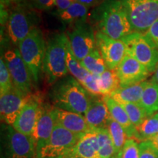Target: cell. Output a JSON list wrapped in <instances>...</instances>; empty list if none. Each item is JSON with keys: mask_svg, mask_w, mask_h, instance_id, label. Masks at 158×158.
I'll return each instance as SVG.
<instances>
[{"mask_svg": "<svg viewBox=\"0 0 158 158\" xmlns=\"http://www.w3.org/2000/svg\"><path fill=\"white\" fill-rule=\"evenodd\" d=\"M91 19L98 31L116 40H121L133 31L120 0L102 1L92 10Z\"/></svg>", "mask_w": 158, "mask_h": 158, "instance_id": "obj_1", "label": "cell"}, {"mask_svg": "<svg viewBox=\"0 0 158 158\" xmlns=\"http://www.w3.org/2000/svg\"><path fill=\"white\" fill-rule=\"evenodd\" d=\"M92 97L73 76L57 81L51 92L55 107L82 115L87 110Z\"/></svg>", "mask_w": 158, "mask_h": 158, "instance_id": "obj_2", "label": "cell"}, {"mask_svg": "<svg viewBox=\"0 0 158 158\" xmlns=\"http://www.w3.org/2000/svg\"><path fill=\"white\" fill-rule=\"evenodd\" d=\"M68 37L64 33L54 35L47 43L42 70L49 84H54L68 74Z\"/></svg>", "mask_w": 158, "mask_h": 158, "instance_id": "obj_3", "label": "cell"}, {"mask_svg": "<svg viewBox=\"0 0 158 158\" xmlns=\"http://www.w3.org/2000/svg\"><path fill=\"white\" fill-rule=\"evenodd\" d=\"M18 46L23 62L30 71L33 81L37 84L46 50L42 31L38 27L32 29Z\"/></svg>", "mask_w": 158, "mask_h": 158, "instance_id": "obj_4", "label": "cell"}, {"mask_svg": "<svg viewBox=\"0 0 158 158\" xmlns=\"http://www.w3.org/2000/svg\"><path fill=\"white\" fill-rule=\"evenodd\" d=\"M133 31L144 32L158 19V0H120Z\"/></svg>", "mask_w": 158, "mask_h": 158, "instance_id": "obj_5", "label": "cell"}, {"mask_svg": "<svg viewBox=\"0 0 158 158\" xmlns=\"http://www.w3.org/2000/svg\"><path fill=\"white\" fill-rule=\"evenodd\" d=\"M83 135L69 131L60 124H55L48 143L37 154L36 158H68Z\"/></svg>", "mask_w": 158, "mask_h": 158, "instance_id": "obj_6", "label": "cell"}, {"mask_svg": "<svg viewBox=\"0 0 158 158\" xmlns=\"http://www.w3.org/2000/svg\"><path fill=\"white\" fill-rule=\"evenodd\" d=\"M39 22L38 15L27 5L13 6L7 20V34L13 44L19 43L36 28Z\"/></svg>", "mask_w": 158, "mask_h": 158, "instance_id": "obj_7", "label": "cell"}, {"mask_svg": "<svg viewBox=\"0 0 158 158\" xmlns=\"http://www.w3.org/2000/svg\"><path fill=\"white\" fill-rule=\"evenodd\" d=\"M121 40L124 43L127 54L139 62L152 73L158 64V49L142 33L133 31Z\"/></svg>", "mask_w": 158, "mask_h": 158, "instance_id": "obj_8", "label": "cell"}, {"mask_svg": "<svg viewBox=\"0 0 158 158\" xmlns=\"http://www.w3.org/2000/svg\"><path fill=\"white\" fill-rule=\"evenodd\" d=\"M3 58L10 73L13 86L25 96L31 94L32 77L19 49L7 51Z\"/></svg>", "mask_w": 158, "mask_h": 158, "instance_id": "obj_9", "label": "cell"}, {"mask_svg": "<svg viewBox=\"0 0 158 158\" xmlns=\"http://www.w3.org/2000/svg\"><path fill=\"white\" fill-rule=\"evenodd\" d=\"M36 147L31 136L7 127L4 138V158H34Z\"/></svg>", "mask_w": 158, "mask_h": 158, "instance_id": "obj_10", "label": "cell"}, {"mask_svg": "<svg viewBox=\"0 0 158 158\" xmlns=\"http://www.w3.org/2000/svg\"><path fill=\"white\" fill-rule=\"evenodd\" d=\"M68 35L73 53L79 62L96 48L95 34L86 21L73 24V28L68 31Z\"/></svg>", "mask_w": 158, "mask_h": 158, "instance_id": "obj_11", "label": "cell"}, {"mask_svg": "<svg viewBox=\"0 0 158 158\" xmlns=\"http://www.w3.org/2000/svg\"><path fill=\"white\" fill-rule=\"evenodd\" d=\"M96 47L103 58L108 69L116 70L127 54V49L122 40L112 39L100 31L95 33Z\"/></svg>", "mask_w": 158, "mask_h": 158, "instance_id": "obj_12", "label": "cell"}, {"mask_svg": "<svg viewBox=\"0 0 158 158\" xmlns=\"http://www.w3.org/2000/svg\"><path fill=\"white\" fill-rule=\"evenodd\" d=\"M43 102L38 94H29L24 106L12 127L27 136H31Z\"/></svg>", "mask_w": 158, "mask_h": 158, "instance_id": "obj_13", "label": "cell"}, {"mask_svg": "<svg viewBox=\"0 0 158 158\" xmlns=\"http://www.w3.org/2000/svg\"><path fill=\"white\" fill-rule=\"evenodd\" d=\"M56 124L54 108L41 106L38 118L33 131L32 138L36 147V155L48 143Z\"/></svg>", "mask_w": 158, "mask_h": 158, "instance_id": "obj_14", "label": "cell"}, {"mask_svg": "<svg viewBox=\"0 0 158 158\" xmlns=\"http://www.w3.org/2000/svg\"><path fill=\"white\" fill-rule=\"evenodd\" d=\"M115 70L120 86H130L145 81L150 74L143 64L128 54H126Z\"/></svg>", "mask_w": 158, "mask_h": 158, "instance_id": "obj_15", "label": "cell"}, {"mask_svg": "<svg viewBox=\"0 0 158 158\" xmlns=\"http://www.w3.org/2000/svg\"><path fill=\"white\" fill-rule=\"evenodd\" d=\"M27 97L14 86L8 92L1 94L0 113L2 121L9 125H13L24 106Z\"/></svg>", "mask_w": 158, "mask_h": 158, "instance_id": "obj_16", "label": "cell"}, {"mask_svg": "<svg viewBox=\"0 0 158 158\" xmlns=\"http://www.w3.org/2000/svg\"><path fill=\"white\" fill-rule=\"evenodd\" d=\"M84 117L92 130L107 127V123L110 115L103 97L100 98L99 96L92 95Z\"/></svg>", "mask_w": 158, "mask_h": 158, "instance_id": "obj_17", "label": "cell"}, {"mask_svg": "<svg viewBox=\"0 0 158 158\" xmlns=\"http://www.w3.org/2000/svg\"><path fill=\"white\" fill-rule=\"evenodd\" d=\"M54 114L56 123L72 133L84 135L93 131L82 114L59 109L56 107H54Z\"/></svg>", "mask_w": 158, "mask_h": 158, "instance_id": "obj_18", "label": "cell"}, {"mask_svg": "<svg viewBox=\"0 0 158 158\" xmlns=\"http://www.w3.org/2000/svg\"><path fill=\"white\" fill-rule=\"evenodd\" d=\"M103 100L108 108L111 118L124 128L128 138L136 141V136H137L136 128L130 122L127 112L122 107V105L108 95L103 96Z\"/></svg>", "mask_w": 158, "mask_h": 158, "instance_id": "obj_19", "label": "cell"}, {"mask_svg": "<svg viewBox=\"0 0 158 158\" xmlns=\"http://www.w3.org/2000/svg\"><path fill=\"white\" fill-rule=\"evenodd\" d=\"M99 149L100 145L98 134L93 130L86 133L81 138L70 157L75 158H99Z\"/></svg>", "mask_w": 158, "mask_h": 158, "instance_id": "obj_20", "label": "cell"}, {"mask_svg": "<svg viewBox=\"0 0 158 158\" xmlns=\"http://www.w3.org/2000/svg\"><path fill=\"white\" fill-rule=\"evenodd\" d=\"M147 84V81H143L136 84L130 85V86H120L108 96L120 104H139L143 91Z\"/></svg>", "mask_w": 158, "mask_h": 158, "instance_id": "obj_21", "label": "cell"}, {"mask_svg": "<svg viewBox=\"0 0 158 158\" xmlns=\"http://www.w3.org/2000/svg\"><path fill=\"white\" fill-rule=\"evenodd\" d=\"M148 116L155 115L158 112V84L147 81L143 91L139 103Z\"/></svg>", "mask_w": 158, "mask_h": 158, "instance_id": "obj_22", "label": "cell"}, {"mask_svg": "<svg viewBox=\"0 0 158 158\" xmlns=\"http://www.w3.org/2000/svg\"><path fill=\"white\" fill-rule=\"evenodd\" d=\"M88 10V7L75 2L65 10L58 12V16L63 22L75 24L86 21Z\"/></svg>", "mask_w": 158, "mask_h": 158, "instance_id": "obj_23", "label": "cell"}, {"mask_svg": "<svg viewBox=\"0 0 158 158\" xmlns=\"http://www.w3.org/2000/svg\"><path fill=\"white\" fill-rule=\"evenodd\" d=\"M81 64L90 73L100 76L107 70L106 62L97 47L80 62Z\"/></svg>", "mask_w": 158, "mask_h": 158, "instance_id": "obj_24", "label": "cell"}, {"mask_svg": "<svg viewBox=\"0 0 158 158\" xmlns=\"http://www.w3.org/2000/svg\"><path fill=\"white\" fill-rule=\"evenodd\" d=\"M106 128L109 132L112 142H113L115 155H117V154L123 148L126 141L128 139L127 134L124 128L118 122L113 119L111 116L108 119Z\"/></svg>", "mask_w": 158, "mask_h": 158, "instance_id": "obj_25", "label": "cell"}, {"mask_svg": "<svg viewBox=\"0 0 158 158\" xmlns=\"http://www.w3.org/2000/svg\"><path fill=\"white\" fill-rule=\"evenodd\" d=\"M99 87L101 95H110L112 92L120 87V82L116 70L107 69L99 77Z\"/></svg>", "mask_w": 158, "mask_h": 158, "instance_id": "obj_26", "label": "cell"}, {"mask_svg": "<svg viewBox=\"0 0 158 158\" xmlns=\"http://www.w3.org/2000/svg\"><path fill=\"white\" fill-rule=\"evenodd\" d=\"M136 141H149L158 134V118L155 115L149 116L136 127Z\"/></svg>", "mask_w": 158, "mask_h": 158, "instance_id": "obj_27", "label": "cell"}, {"mask_svg": "<svg viewBox=\"0 0 158 158\" xmlns=\"http://www.w3.org/2000/svg\"><path fill=\"white\" fill-rule=\"evenodd\" d=\"M67 68L68 72L74 77L78 81L82 84L88 75L90 73L81 64L79 61L76 58L71 49L70 42L68 45V54H67Z\"/></svg>", "mask_w": 158, "mask_h": 158, "instance_id": "obj_28", "label": "cell"}, {"mask_svg": "<svg viewBox=\"0 0 158 158\" xmlns=\"http://www.w3.org/2000/svg\"><path fill=\"white\" fill-rule=\"evenodd\" d=\"M94 131L96 132L98 136L100 145L99 158H111L115 155L113 142L107 128H102Z\"/></svg>", "mask_w": 158, "mask_h": 158, "instance_id": "obj_29", "label": "cell"}, {"mask_svg": "<svg viewBox=\"0 0 158 158\" xmlns=\"http://www.w3.org/2000/svg\"><path fill=\"white\" fill-rule=\"evenodd\" d=\"M122 107L127 112L130 122L135 128L149 116L139 104L136 103H121Z\"/></svg>", "mask_w": 158, "mask_h": 158, "instance_id": "obj_30", "label": "cell"}, {"mask_svg": "<svg viewBox=\"0 0 158 158\" xmlns=\"http://www.w3.org/2000/svg\"><path fill=\"white\" fill-rule=\"evenodd\" d=\"M13 86L12 78L2 56L0 59V93L2 94L10 90Z\"/></svg>", "mask_w": 158, "mask_h": 158, "instance_id": "obj_31", "label": "cell"}, {"mask_svg": "<svg viewBox=\"0 0 158 158\" xmlns=\"http://www.w3.org/2000/svg\"><path fill=\"white\" fill-rule=\"evenodd\" d=\"M116 158H139L138 143L135 140L128 138Z\"/></svg>", "mask_w": 158, "mask_h": 158, "instance_id": "obj_32", "label": "cell"}, {"mask_svg": "<svg viewBox=\"0 0 158 158\" xmlns=\"http://www.w3.org/2000/svg\"><path fill=\"white\" fill-rule=\"evenodd\" d=\"M99 77L100 76H98V75L89 73L84 80V81L82 83L81 86L87 91L91 95H101L100 87H99Z\"/></svg>", "mask_w": 158, "mask_h": 158, "instance_id": "obj_33", "label": "cell"}, {"mask_svg": "<svg viewBox=\"0 0 158 158\" xmlns=\"http://www.w3.org/2000/svg\"><path fill=\"white\" fill-rule=\"evenodd\" d=\"M138 150L139 158H158V150L149 141L140 142Z\"/></svg>", "mask_w": 158, "mask_h": 158, "instance_id": "obj_34", "label": "cell"}, {"mask_svg": "<svg viewBox=\"0 0 158 158\" xmlns=\"http://www.w3.org/2000/svg\"><path fill=\"white\" fill-rule=\"evenodd\" d=\"M144 35L158 49V19L148 29Z\"/></svg>", "mask_w": 158, "mask_h": 158, "instance_id": "obj_35", "label": "cell"}, {"mask_svg": "<svg viewBox=\"0 0 158 158\" xmlns=\"http://www.w3.org/2000/svg\"><path fill=\"white\" fill-rule=\"evenodd\" d=\"M54 5V0H28V5L38 10H48Z\"/></svg>", "mask_w": 158, "mask_h": 158, "instance_id": "obj_36", "label": "cell"}, {"mask_svg": "<svg viewBox=\"0 0 158 158\" xmlns=\"http://www.w3.org/2000/svg\"><path fill=\"white\" fill-rule=\"evenodd\" d=\"M73 2L72 0H54V5H56L58 12H62L68 9Z\"/></svg>", "mask_w": 158, "mask_h": 158, "instance_id": "obj_37", "label": "cell"}, {"mask_svg": "<svg viewBox=\"0 0 158 158\" xmlns=\"http://www.w3.org/2000/svg\"><path fill=\"white\" fill-rule=\"evenodd\" d=\"M1 5H5V7L9 6H16L20 5H28V0H1Z\"/></svg>", "mask_w": 158, "mask_h": 158, "instance_id": "obj_38", "label": "cell"}, {"mask_svg": "<svg viewBox=\"0 0 158 158\" xmlns=\"http://www.w3.org/2000/svg\"><path fill=\"white\" fill-rule=\"evenodd\" d=\"M72 1L73 2H76L82 4V5L86 6V7H92V6L98 5L101 0H72Z\"/></svg>", "mask_w": 158, "mask_h": 158, "instance_id": "obj_39", "label": "cell"}, {"mask_svg": "<svg viewBox=\"0 0 158 158\" xmlns=\"http://www.w3.org/2000/svg\"><path fill=\"white\" fill-rule=\"evenodd\" d=\"M149 141L151 142L154 147L158 150V134L157 135H156L155 136H154V137H152V138H150Z\"/></svg>", "mask_w": 158, "mask_h": 158, "instance_id": "obj_40", "label": "cell"}, {"mask_svg": "<svg viewBox=\"0 0 158 158\" xmlns=\"http://www.w3.org/2000/svg\"><path fill=\"white\" fill-rule=\"evenodd\" d=\"M152 81L153 82H155L158 84V64L157 66V68H156V70L155 72H154V75L152 76Z\"/></svg>", "mask_w": 158, "mask_h": 158, "instance_id": "obj_41", "label": "cell"}, {"mask_svg": "<svg viewBox=\"0 0 158 158\" xmlns=\"http://www.w3.org/2000/svg\"><path fill=\"white\" fill-rule=\"evenodd\" d=\"M111 158H116V155H114V156H113V157H112Z\"/></svg>", "mask_w": 158, "mask_h": 158, "instance_id": "obj_42", "label": "cell"}, {"mask_svg": "<svg viewBox=\"0 0 158 158\" xmlns=\"http://www.w3.org/2000/svg\"><path fill=\"white\" fill-rule=\"evenodd\" d=\"M155 115H156V116H157V118H158V112H157V114H155Z\"/></svg>", "mask_w": 158, "mask_h": 158, "instance_id": "obj_43", "label": "cell"}, {"mask_svg": "<svg viewBox=\"0 0 158 158\" xmlns=\"http://www.w3.org/2000/svg\"><path fill=\"white\" fill-rule=\"evenodd\" d=\"M68 158H75V157H68Z\"/></svg>", "mask_w": 158, "mask_h": 158, "instance_id": "obj_44", "label": "cell"}]
</instances>
